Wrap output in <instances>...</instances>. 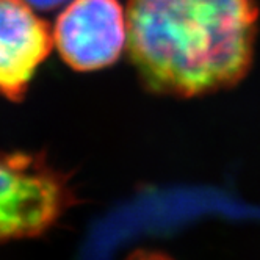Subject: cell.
<instances>
[{
  "label": "cell",
  "mask_w": 260,
  "mask_h": 260,
  "mask_svg": "<svg viewBox=\"0 0 260 260\" xmlns=\"http://www.w3.org/2000/svg\"><path fill=\"white\" fill-rule=\"evenodd\" d=\"M127 22L118 0H72L53 28V44L76 71L115 63L125 46Z\"/></svg>",
  "instance_id": "3"
},
{
  "label": "cell",
  "mask_w": 260,
  "mask_h": 260,
  "mask_svg": "<svg viewBox=\"0 0 260 260\" xmlns=\"http://www.w3.org/2000/svg\"><path fill=\"white\" fill-rule=\"evenodd\" d=\"M52 47L49 25L25 0H0V94L21 101Z\"/></svg>",
  "instance_id": "4"
},
{
  "label": "cell",
  "mask_w": 260,
  "mask_h": 260,
  "mask_svg": "<svg viewBox=\"0 0 260 260\" xmlns=\"http://www.w3.org/2000/svg\"><path fill=\"white\" fill-rule=\"evenodd\" d=\"M25 2L33 8V10H41V11H50L61 7L66 4L68 0H25Z\"/></svg>",
  "instance_id": "5"
},
{
  "label": "cell",
  "mask_w": 260,
  "mask_h": 260,
  "mask_svg": "<svg viewBox=\"0 0 260 260\" xmlns=\"http://www.w3.org/2000/svg\"><path fill=\"white\" fill-rule=\"evenodd\" d=\"M257 22L255 0H128V53L151 91L209 94L246 77Z\"/></svg>",
  "instance_id": "1"
},
{
  "label": "cell",
  "mask_w": 260,
  "mask_h": 260,
  "mask_svg": "<svg viewBox=\"0 0 260 260\" xmlns=\"http://www.w3.org/2000/svg\"><path fill=\"white\" fill-rule=\"evenodd\" d=\"M74 202L68 176L43 154L0 152V241L47 232Z\"/></svg>",
  "instance_id": "2"
}]
</instances>
